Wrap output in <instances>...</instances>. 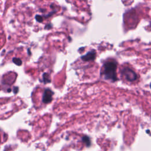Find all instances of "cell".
I'll list each match as a JSON object with an SVG mask.
<instances>
[{
	"label": "cell",
	"mask_w": 151,
	"mask_h": 151,
	"mask_svg": "<svg viewBox=\"0 0 151 151\" xmlns=\"http://www.w3.org/2000/svg\"><path fill=\"white\" fill-rule=\"evenodd\" d=\"M117 63L115 61H109L106 62L103 65V70L102 74L104 78L112 81H115L117 80L116 76Z\"/></svg>",
	"instance_id": "obj_1"
},
{
	"label": "cell",
	"mask_w": 151,
	"mask_h": 151,
	"mask_svg": "<svg viewBox=\"0 0 151 151\" xmlns=\"http://www.w3.org/2000/svg\"><path fill=\"white\" fill-rule=\"evenodd\" d=\"M122 74L128 81H133L137 79V74L136 73L129 67H124L122 70Z\"/></svg>",
	"instance_id": "obj_2"
},
{
	"label": "cell",
	"mask_w": 151,
	"mask_h": 151,
	"mask_svg": "<svg viewBox=\"0 0 151 151\" xmlns=\"http://www.w3.org/2000/svg\"><path fill=\"white\" fill-rule=\"evenodd\" d=\"M53 94H54L53 91H52L50 89L47 88L46 90H45L43 94V97H42L43 103L47 104L51 102L52 100V97Z\"/></svg>",
	"instance_id": "obj_3"
},
{
	"label": "cell",
	"mask_w": 151,
	"mask_h": 151,
	"mask_svg": "<svg viewBox=\"0 0 151 151\" xmlns=\"http://www.w3.org/2000/svg\"><path fill=\"white\" fill-rule=\"evenodd\" d=\"M96 51L94 50H92L91 51H89L87 52L86 55L81 57V59L83 61H93L95 59L96 57Z\"/></svg>",
	"instance_id": "obj_4"
},
{
	"label": "cell",
	"mask_w": 151,
	"mask_h": 151,
	"mask_svg": "<svg viewBox=\"0 0 151 151\" xmlns=\"http://www.w3.org/2000/svg\"><path fill=\"white\" fill-rule=\"evenodd\" d=\"M82 140L84 143H85L86 144V145L87 146L90 145V139L88 136H84L82 138Z\"/></svg>",
	"instance_id": "obj_5"
},
{
	"label": "cell",
	"mask_w": 151,
	"mask_h": 151,
	"mask_svg": "<svg viewBox=\"0 0 151 151\" xmlns=\"http://www.w3.org/2000/svg\"><path fill=\"white\" fill-rule=\"evenodd\" d=\"M43 80L45 83L50 82V79L49 78V76L47 73H44L43 75Z\"/></svg>",
	"instance_id": "obj_6"
},
{
	"label": "cell",
	"mask_w": 151,
	"mask_h": 151,
	"mask_svg": "<svg viewBox=\"0 0 151 151\" xmlns=\"http://www.w3.org/2000/svg\"><path fill=\"white\" fill-rule=\"evenodd\" d=\"M12 61H13V62H14L15 64H17V65H21L22 64V61H21V60L19 58H15V57H14V58H13Z\"/></svg>",
	"instance_id": "obj_7"
},
{
	"label": "cell",
	"mask_w": 151,
	"mask_h": 151,
	"mask_svg": "<svg viewBox=\"0 0 151 151\" xmlns=\"http://www.w3.org/2000/svg\"><path fill=\"white\" fill-rule=\"evenodd\" d=\"M150 88H151V83H150Z\"/></svg>",
	"instance_id": "obj_8"
}]
</instances>
